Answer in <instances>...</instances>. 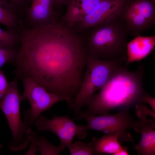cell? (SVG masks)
I'll return each instance as SVG.
<instances>
[{"mask_svg":"<svg viewBox=\"0 0 155 155\" xmlns=\"http://www.w3.org/2000/svg\"><path fill=\"white\" fill-rule=\"evenodd\" d=\"M19 35L16 74L71 102L80 89L86 65L84 40L73 28L56 21L23 29Z\"/></svg>","mask_w":155,"mask_h":155,"instance_id":"6da1fadb","label":"cell"},{"mask_svg":"<svg viewBox=\"0 0 155 155\" xmlns=\"http://www.w3.org/2000/svg\"><path fill=\"white\" fill-rule=\"evenodd\" d=\"M144 75L142 65L133 71L121 65L100 91L88 99L85 105L86 110L83 113L93 116L108 115L113 109H129L131 105L140 103V98L145 92L142 84Z\"/></svg>","mask_w":155,"mask_h":155,"instance_id":"7a4b0ae2","label":"cell"},{"mask_svg":"<svg viewBox=\"0 0 155 155\" xmlns=\"http://www.w3.org/2000/svg\"><path fill=\"white\" fill-rule=\"evenodd\" d=\"M88 29L90 31L84 43L87 55L126 62L130 34L120 13Z\"/></svg>","mask_w":155,"mask_h":155,"instance_id":"3957f363","label":"cell"},{"mask_svg":"<svg viewBox=\"0 0 155 155\" xmlns=\"http://www.w3.org/2000/svg\"><path fill=\"white\" fill-rule=\"evenodd\" d=\"M123 63L114 60L98 59L87 55L82 85L76 96L68 106L76 117L90 98L100 90Z\"/></svg>","mask_w":155,"mask_h":155,"instance_id":"277c9868","label":"cell"},{"mask_svg":"<svg viewBox=\"0 0 155 155\" xmlns=\"http://www.w3.org/2000/svg\"><path fill=\"white\" fill-rule=\"evenodd\" d=\"M18 76L10 83V88L0 102V109L7 120L12 138L8 147L12 151L18 152L24 149L30 142L31 127L22 121L20 115V104L22 99L18 89Z\"/></svg>","mask_w":155,"mask_h":155,"instance_id":"5b68a950","label":"cell"},{"mask_svg":"<svg viewBox=\"0 0 155 155\" xmlns=\"http://www.w3.org/2000/svg\"><path fill=\"white\" fill-rule=\"evenodd\" d=\"M128 109H121L114 115L110 114L100 116L86 115L82 111L74 120L85 119L87 129H93L105 134H114L118 135V140L123 142L133 141L131 134L127 131L134 128L137 121L129 114Z\"/></svg>","mask_w":155,"mask_h":155,"instance_id":"8992f818","label":"cell"},{"mask_svg":"<svg viewBox=\"0 0 155 155\" xmlns=\"http://www.w3.org/2000/svg\"><path fill=\"white\" fill-rule=\"evenodd\" d=\"M120 15L129 34L138 36L155 25V2L152 0H125Z\"/></svg>","mask_w":155,"mask_h":155,"instance_id":"52a82bcc","label":"cell"},{"mask_svg":"<svg viewBox=\"0 0 155 155\" xmlns=\"http://www.w3.org/2000/svg\"><path fill=\"white\" fill-rule=\"evenodd\" d=\"M24 91L22 100L28 99L30 107L24 112V121L31 127L42 112L49 110L54 104L67 100L65 98L51 93L31 79L22 77Z\"/></svg>","mask_w":155,"mask_h":155,"instance_id":"ba28073f","label":"cell"},{"mask_svg":"<svg viewBox=\"0 0 155 155\" xmlns=\"http://www.w3.org/2000/svg\"><path fill=\"white\" fill-rule=\"evenodd\" d=\"M35 124L39 131H49L56 134L60 140V144L69 148L75 137L82 139L88 135L86 126L76 124L74 120L67 116H53L52 119H48L40 115Z\"/></svg>","mask_w":155,"mask_h":155,"instance_id":"9c48e42d","label":"cell"},{"mask_svg":"<svg viewBox=\"0 0 155 155\" xmlns=\"http://www.w3.org/2000/svg\"><path fill=\"white\" fill-rule=\"evenodd\" d=\"M125 0H104L91 13L83 18L76 24L77 30L80 31L87 29L103 23L119 14Z\"/></svg>","mask_w":155,"mask_h":155,"instance_id":"30bf717a","label":"cell"},{"mask_svg":"<svg viewBox=\"0 0 155 155\" xmlns=\"http://www.w3.org/2000/svg\"><path fill=\"white\" fill-rule=\"evenodd\" d=\"M56 0H32L27 15L31 27H39L54 22L53 7Z\"/></svg>","mask_w":155,"mask_h":155,"instance_id":"8fae6325","label":"cell"},{"mask_svg":"<svg viewBox=\"0 0 155 155\" xmlns=\"http://www.w3.org/2000/svg\"><path fill=\"white\" fill-rule=\"evenodd\" d=\"M155 124L152 120L146 118L139 119L134 127L135 131L140 133L141 139L135 144L132 142L134 147L138 155L155 154Z\"/></svg>","mask_w":155,"mask_h":155,"instance_id":"7c38bea8","label":"cell"},{"mask_svg":"<svg viewBox=\"0 0 155 155\" xmlns=\"http://www.w3.org/2000/svg\"><path fill=\"white\" fill-rule=\"evenodd\" d=\"M155 36L138 37L127 45V57L125 65L134 61H139L152 52L155 46Z\"/></svg>","mask_w":155,"mask_h":155,"instance_id":"4fadbf2b","label":"cell"},{"mask_svg":"<svg viewBox=\"0 0 155 155\" xmlns=\"http://www.w3.org/2000/svg\"><path fill=\"white\" fill-rule=\"evenodd\" d=\"M117 134H105L100 138L95 136L92 139L93 142L94 155L103 153L113 155L122 147L118 140Z\"/></svg>","mask_w":155,"mask_h":155,"instance_id":"5bb4252c","label":"cell"},{"mask_svg":"<svg viewBox=\"0 0 155 155\" xmlns=\"http://www.w3.org/2000/svg\"><path fill=\"white\" fill-rule=\"evenodd\" d=\"M0 24L16 31L18 20L15 5L8 0H0Z\"/></svg>","mask_w":155,"mask_h":155,"instance_id":"9a60e30c","label":"cell"},{"mask_svg":"<svg viewBox=\"0 0 155 155\" xmlns=\"http://www.w3.org/2000/svg\"><path fill=\"white\" fill-rule=\"evenodd\" d=\"M66 12L63 17L64 23L70 27L73 26L82 18V12L76 0H68Z\"/></svg>","mask_w":155,"mask_h":155,"instance_id":"2e32d148","label":"cell"},{"mask_svg":"<svg viewBox=\"0 0 155 155\" xmlns=\"http://www.w3.org/2000/svg\"><path fill=\"white\" fill-rule=\"evenodd\" d=\"M38 150L42 155H58L63 152L65 147L61 144L58 146L51 144L44 137L38 135Z\"/></svg>","mask_w":155,"mask_h":155,"instance_id":"e0dca14e","label":"cell"},{"mask_svg":"<svg viewBox=\"0 0 155 155\" xmlns=\"http://www.w3.org/2000/svg\"><path fill=\"white\" fill-rule=\"evenodd\" d=\"M71 155H94L93 142L85 144L81 141H77L72 143L69 148Z\"/></svg>","mask_w":155,"mask_h":155,"instance_id":"ac0fdd59","label":"cell"},{"mask_svg":"<svg viewBox=\"0 0 155 155\" xmlns=\"http://www.w3.org/2000/svg\"><path fill=\"white\" fill-rule=\"evenodd\" d=\"M19 35L16 30L0 28V44L7 47L14 48L19 41Z\"/></svg>","mask_w":155,"mask_h":155,"instance_id":"d6986e66","label":"cell"},{"mask_svg":"<svg viewBox=\"0 0 155 155\" xmlns=\"http://www.w3.org/2000/svg\"><path fill=\"white\" fill-rule=\"evenodd\" d=\"M17 53L14 48L0 44V67L7 63H14Z\"/></svg>","mask_w":155,"mask_h":155,"instance_id":"ffe728a7","label":"cell"},{"mask_svg":"<svg viewBox=\"0 0 155 155\" xmlns=\"http://www.w3.org/2000/svg\"><path fill=\"white\" fill-rule=\"evenodd\" d=\"M76 0L81 9L82 19L84 16L91 13L104 0Z\"/></svg>","mask_w":155,"mask_h":155,"instance_id":"44dd1931","label":"cell"},{"mask_svg":"<svg viewBox=\"0 0 155 155\" xmlns=\"http://www.w3.org/2000/svg\"><path fill=\"white\" fill-rule=\"evenodd\" d=\"M135 107L136 114L139 119H145L147 116L150 115L155 120V112L150 110L146 105L142 103H138L135 104Z\"/></svg>","mask_w":155,"mask_h":155,"instance_id":"7402d4cb","label":"cell"},{"mask_svg":"<svg viewBox=\"0 0 155 155\" xmlns=\"http://www.w3.org/2000/svg\"><path fill=\"white\" fill-rule=\"evenodd\" d=\"M38 136L36 133L32 131L30 139V146L25 155H35L38 152Z\"/></svg>","mask_w":155,"mask_h":155,"instance_id":"603a6c76","label":"cell"},{"mask_svg":"<svg viewBox=\"0 0 155 155\" xmlns=\"http://www.w3.org/2000/svg\"><path fill=\"white\" fill-rule=\"evenodd\" d=\"M10 87L2 70H0V102L3 98Z\"/></svg>","mask_w":155,"mask_h":155,"instance_id":"cb8c5ba5","label":"cell"},{"mask_svg":"<svg viewBox=\"0 0 155 155\" xmlns=\"http://www.w3.org/2000/svg\"><path fill=\"white\" fill-rule=\"evenodd\" d=\"M140 103H147L151 107L152 111H155V98L152 97L149 94L144 92L141 96Z\"/></svg>","mask_w":155,"mask_h":155,"instance_id":"d4e9b609","label":"cell"},{"mask_svg":"<svg viewBox=\"0 0 155 155\" xmlns=\"http://www.w3.org/2000/svg\"><path fill=\"white\" fill-rule=\"evenodd\" d=\"M128 149L125 147L122 146V147L113 155H129L128 152Z\"/></svg>","mask_w":155,"mask_h":155,"instance_id":"484cf974","label":"cell"},{"mask_svg":"<svg viewBox=\"0 0 155 155\" xmlns=\"http://www.w3.org/2000/svg\"><path fill=\"white\" fill-rule=\"evenodd\" d=\"M68 0H56V5H59L67 3Z\"/></svg>","mask_w":155,"mask_h":155,"instance_id":"4316f807","label":"cell"},{"mask_svg":"<svg viewBox=\"0 0 155 155\" xmlns=\"http://www.w3.org/2000/svg\"><path fill=\"white\" fill-rule=\"evenodd\" d=\"M3 145L2 144H0V149L3 147Z\"/></svg>","mask_w":155,"mask_h":155,"instance_id":"83f0119b","label":"cell"},{"mask_svg":"<svg viewBox=\"0 0 155 155\" xmlns=\"http://www.w3.org/2000/svg\"><path fill=\"white\" fill-rule=\"evenodd\" d=\"M152 0L154 2H155V0Z\"/></svg>","mask_w":155,"mask_h":155,"instance_id":"f1b7e54d","label":"cell"}]
</instances>
